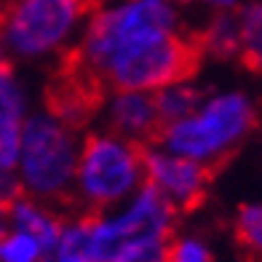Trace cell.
Returning a JSON list of instances; mask_svg holds the SVG:
<instances>
[{"instance_id": "cell-1", "label": "cell", "mask_w": 262, "mask_h": 262, "mask_svg": "<svg viewBox=\"0 0 262 262\" xmlns=\"http://www.w3.org/2000/svg\"><path fill=\"white\" fill-rule=\"evenodd\" d=\"M204 49L198 35L177 30H139L115 46L97 75L121 91H150L187 83L198 73Z\"/></svg>"}, {"instance_id": "cell-2", "label": "cell", "mask_w": 262, "mask_h": 262, "mask_svg": "<svg viewBox=\"0 0 262 262\" xmlns=\"http://www.w3.org/2000/svg\"><path fill=\"white\" fill-rule=\"evenodd\" d=\"M254 123L257 115L252 102L241 94H225L211 99L201 113L161 128L156 142L171 150V156L206 163L217 171L225 166L228 156L235 152L238 142L254 128Z\"/></svg>"}, {"instance_id": "cell-3", "label": "cell", "mask_w": 262, "mask_h": 262, "mask_svg": "<svg viewBox=\"0 0 262 262\" xmlns=\"http://www.w3.org/2000/svg\"><path fill=\"white\" fill-rule=\"evenodd\" d=\"M142 147L115 134H91L75 163L78 195L91 206L89 211L121 201L142 177Z\"/></svg>"}, {"instance_id": "cell-4", "label": "cell", "mask_w": 262, "mask_h": 262, "mask_svg": "<svg viewBox=\"0 0 262 262\" xmlns=\"http://www.w3.org/2000/svg\"><path fill=\"white\" fill-rule=\"evenodd\" d=\"M94 0H11L0 6V49L38 56L56 49Z\"/></svg>"}, {"instance_id": "cell-5", "label": "cell", "mask_w": 262, "mask_h": 262, "mask_svg": "<svg viewBox=\"0 0 262 262\" xmlns=\"http://www.w3.org/2000/svg\"><path fill=\"white\" fill-rule=\"evenodd\" d=\"M21 180L32 195L64 198L75 182V145L70 128L35 115L21 128Z\"/></svg>"}, {"instance_id": "cell-6", "label": "cell", "mask_w": 262, "mask_h": 262, "mask_svg": "<svg viewBox=\"0 0 262 262\" xmlns=\"http://www.w3.org/2000/svg\"><path fill=\"white\" fill-rule=\"evenodd\" d=\"M174 209L169 206L156 187L145 185L142 193L134 198L121 217L113 220H94L91 228V249L97 262H113L128 249L147 246V244H169L171 241V225Z\"/></svg>"}, {"instance_id": "cell-7", "label": "cell", "mask_w": 262, "mask_h": 262, "mask_svg": "<svg viewBox=\"0 0 262 262\" xmlns=\"http://www.w3.org/2000/svg\"><path fill=\"white\" fill-rule=\"evenodd\" d=\"M142 174H145V185L156 187L174 211H193L206 201V190L217 171L206 163L161 152L145 145L142 147Z\"/></svg>"}, {"instance_id": "cell-8", "label": "cell", "mask_w": 262, "mask_h": 262, "mask_svg": "<svg viewBox=\"0 0 262 262\" xmlns=\"http://www.w3.org/2000/svg\"><path fill=\"white\" fill-rule=\"evenodd\" d=\"M110 126L113 134L137 142V145H150L156 142L161 123L156 113V99L145 91H123L118 94L110 104Z\"/></svg>"}, {"instance_id": "cell-9", "label": "cell", "mask_w": 262, "mask_h": 262, "mask_svg": "<svg viewBox=\"0 0 262 262\" xmlns=\"http://www.w3.org/2000/svg\"><path fill=\"white\" fill-rule=\"evenodd\" d=\"M8 225H11V230L32 235L35 241L40 244L43 257L56 246L59 235H62V228H64V222L59 220L56 214H51L49 209H43V206L35 204V201H27L21 195L8 206Z\"/></svg>"}, {"instance_id": "cell-10", "label": "cell", "mask_w": 262, "mask_h": 262, "mask_svg": "<svg viewBox=\"0 0 262 262\" xmlns=\"http://www.w3.org/2000/svg\"><path fill=\"white\" fill-rule=\"evenodd\" d=\"M201 49L204 54H211L217 59H230L238 56L241 51V25H238V16L233 14H217L204 32H198Z\"/></svg>"}, {"instance_id": "cell-11", "label": "cell", "mask_w": 262, "mask_h": 262, "mask_svg": "<svg viewBox=\"0 0 262 262\" xmlns=\"http://www.w3.org/2000/svg\"><path fill=\"white\" fill-rule=\"evenodd\" d=\"M156 113H158V123L161 128L171 126L182 118L193 115V110L198 107V99L201 94L193 89V86H185V83H177V86H166V89H158L156 97ZM161 134V131H158Z\"/></svg>"}, {"instance_id": "cell-12", "label": "cell", "mask_w": 262, "mask_h": 262, "mask_svg": "<svg viewBox=\"0 0 262 262\" xmlns=\"http://www.w3.org/2000/svg\"><path fill=\"white\" fill-rule=\"evenodd\" d=\"M241 25V56L244 67L262 73V3H249L238 14Z\"/></svg>"}, {"instance_id": "cell-13", "label": "cell", "mask_w": 262, "mask_h": 262, "mask_svg": "<svg viewBox=\"0 0 262 262\" xmlns=\"http://www.w3.org/2000/svg\"><path fill=\"white\" fill-rule=\"evenodd\" d=\"M233 233L241 257L246 262H262V204L238 209Z\"/></svg>"}, {"instance_id": "cell-14", "label": "cell", "mask_w": 262, "mask_h": 262, "mask_svg": "<svg viewBox=\"0 0 262 262\" xmlns=\"http://www.w3.org/2000/svg\"><path fill=\"white\" fill-rule=\"evenodd\" d=\"M21 113H25V94L19 89L14 64L0 49V128L19 126Z\"/></svg>"}, {"instance_id": "cell-15", "label": "cell", "mask_w": 262, "mask_h": 262, "mask_svg": "<svg viewBox=\"0 0 262 262\" xmlns=\"http://www.w3.org/2000/svg\"><path fill=\"white\" fill-rule=\"evenodd\" d=\"M43 249L32 235L19 230H0V262H40Z\"/></svg>"}, {"instance_id": "cell-16", "label": "cell", "mask_w": 262, "mask_h": 262, "mask_svg": "<svg viewBox=\"0 0 262 262\" xmlns=\"http://www.w3.org/2000/svg\"><path fill=\"white\" fill-rule=\"evenodd\" d=\"M163 262H211L206 246L193 238H180V241H169L163 252Z\"/></svg>"}, {"instance_id": "cell-17", "label": "cell", "mask_w": 262, "mask_h": 262, "mask_svg": "<svg viewBox=\"0 0 262 262\" xmlns=\"http://www.w3.org/2000/svg\"><path fill=\"white\" fill-rule=\"evenodd\" d=\"M21 156V128L6 126L0 128V171H14Z\"/></svg>"}, {"instance_id": "cell-18", "label": "cell", "mask_w": 262, "mask_h": 262, "mask_svg": "<svg viewBox=\"0 0 262 262\" xmlns=\"http://www.w3.org/2000/svg\"><path fill=\"white\" fill-rule=\"evenodd\" d=\"M163 252H166V244H147V246L128 249L113 262H163Z\"/></svg>"}, {"instance_id": "cell-19", "label": "cell", "mask_w": 262, "mask_h": 262, "mask_svg": "<svg viewBox=\"0 0 262 262\" xmlns=\"http://www.w3.org/2000/svg\"><path fill=\"white\" fill-rule=\"evenodd\" d=\"M204 3H211V6H220V8H228V6H233L235 0H204Z\"/></svg>"}]
</instances>
